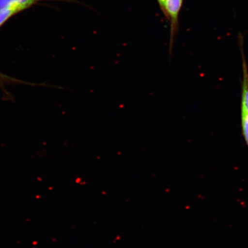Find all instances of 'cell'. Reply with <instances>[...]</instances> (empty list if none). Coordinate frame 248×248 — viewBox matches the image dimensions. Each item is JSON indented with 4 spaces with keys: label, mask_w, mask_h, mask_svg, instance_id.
Listing matches in <instances>:
<instances>
[{
    "label": "cell",
    "mask_w": 248,
    "mask_h": 248,
    "mask_svg": "<svg viewBox=\"0 0 248 248\" xmlns=\"http://www.w3.org/2000/svg\"><path fill=\"white\" fill-rule=\"evenodd\" d=\"M239 38L243 72V85H242L241 110L248 114V68L246 56L244 54L243 37L240 35Z\"/></svg>",
    "instance_id": "obj_2"
},
{
    "label": "cell",
    "mask_w": 248,
    "mask_h": 248,
    "mask_svg": "<svg viewBox=\"0 0 248 248\" xmlns=\"http://www.w3.org/2000/svg\"><path fill=\"white\" fill-rule=\"evenodd\" d=\"M158 4H159L160 10L162 11V13L164 15H165L166 13V4L167 0H157Z\"/></svg>",
    "instance_id": "obj_7"
},
{
    "label": "cell",
    "mask_w": 248,
    "mask_h": 248,
    "mask_svg": "<svg viewBox=\"0 0 248 248\" xmlns=\"http://www.w3.org/2000/svg\"><path fill=\"white\" fill-rule=\"evenodd\" d=\"M11 85H27L31 86H46L45 83H35L25 82L24 80L15 78L4 73L0 72V89L2 92L3 97L5 101H14V98L10 92H9L6 87Z\"/></svg>",
    "instance_id": "obj_3"
},
{
    "label": "cell",
    "mask_w": 248,
    "mask_h": 248,
    "mask_svg": "<svg viewBox=\"0 0 248 248\" xmlns=\"http://www.w3.org/2000/svg\"><path fill=\"white\" fill-rule=\"evenodd\" d=\"M30 8V6L26 4H15L0 11V27L15 15Z\"/></svg>",
    "instance_id": "obj_4"
},
{
    "label": "cell",
    "mask_w": 248,
    "mask_h": 248,
    "mask_svg": "<svg viewBox=\"0 0 248 248\" xmlns=\"http://www.w3.org/2000/svg\"><path fill=\"white\" fill-rule=\"evenodd\" d=\"M242 131L248 147V114L241 111Z\"/></svg>",
    "instance_id": "obj_6"
},
{
    "label": "cell",
    "mask_w": 248,
    "mask_h": 248,
    "mask_svg": "<svg viewBox=\"0 0 248 248\" xmlns=\"http://www.w3.org/2000/svg\"><path fill=\"white\" fill-rule=\"evenodd\" d=\"M184 0H167L164 16L170 22V53L171 54L176 34L179 30V17Z\"/></svg>",
    "instance_id": "obj_1"
},
{
    "label": "cell",
    "mask_w": 248,
    "mask_h": 248,
    "mask_svg": "<svg viewBox=\"0 0 248 248\" xmlns=\"http://www.w3.org/2000/svg\"><path fill=\"white\" fill-rule=\"evenodd\" d=\"M40 0H0V11L2 9L18 4H26L30 7L35 4Z\"/></svg>",
    "instance_id": "obj_5"
}]
</instances>
